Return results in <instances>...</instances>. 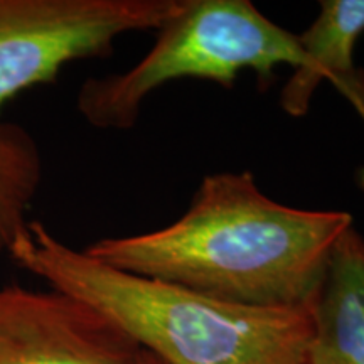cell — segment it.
Returning a JSON list of instances; mask_svg holds the SVG:
<instances>
[{"label": "cell", "mask_w": 364, "mask_h": 364, "mask_svg": "<svg viewBox=\"0 0 364 364\" xmlns=\"http://www.w3.org/2000/svg\"><path fill=\"white\" fill-rule=\"evenodd\" d=\"M351 226L349 213L285 206L258 188L252 172L225 171L204 177L171 225L102 238L85 252L134 275L226 302L304 307Z\"/></svg>", "instance_id": "1"}, {"label": "cell", "mask_w": 364, "mask_h": 364, "mask_svg": "<svg viewBox=\"0 0 364 364\" xmlns=\"http://www.w3.org/2000/svg\"><path fill=\"white\" fill-rule=\"evenodd\" d=\"M49 289L83 300L166 364H304L309 306L252 307L134 275L61 241L41 221L9 252Z\"/></svg>", "instance_id": "2"}, {"label": "cell", "mask_w": 364, "mask_h": 364, "mask_svg": "<svg viewBox=\"0 0 364 364\" xmlns=\"http://www.w3.org/2000/svg\"><path fill=\"white\" fill-rule=\"evenodd\" d=\"M306 61L299 34L268 19L250 0H186L156 31L149 53L124 73L90 78L76 108L95 129L129 130L149 95L176 80H203L233 88L240 73L268 80L279 66Z\"/></svg>", "instance_id": "3"}, {"label": "cell", "mask_w": 364, "mask_h": 364, "mask_svg": "<svg viewBox=\"0 0 364 364\" xmlns=\"http://www.w3.org/2000/svg\"><path fill=\"white\" fill-rule=\"evenodd\" d=\"M186 0H0V112L80 59L107 56L120 36L156 31Z\"/></svg>", "instance_id": "4"}, {"label": "cell", "mask_w": 364, "mask_h": 364, "mask_svg": "<svg viewBox=\"0 0 364 364\" xmlns=\"http://www.w3.org/2000/svg\"><path fill=\"white\" fill-rule=\"evenodd\" d=\"M142 348L59 290L0 287V364H136Z\"/></svg>", "instance_id": "5"}, {"label": "cell", "mask_w": 364, "mask_h": 364, "mask_svg": "<svg viewBox=\"0 0 364 364\" xmlns=\"http://www.w3.org/2000/svg\"><path fill=\"white\" fill-rule=\"evenodd\" d=\"M363 33L364 0H322L317 19L299 34L306 61L294 70L280 91V107L287 115H306L318 85L327 80L364 118V71L353 59L354 46Z\"/></svg>", "instance_id": "6"}, {"label": "cell", "mask_w": 364, "mask_h": 364, "mask_svg": "<svg viewBox=\"0 0 364 364\" xmlns=\"http://www.w3.org/2000/svg\"><path fill=\"white\" fill-rule=\"evenodd\" d=\"M309 311L304 364H364V238L354 226L332 250Z\"/></svg>", "instance_id": "7"}, {"label": "cell", "mask_w": 364, "mask_h": 364, "mask_svg": "<svg viewBox=\"0 0 364 364\" xmlns=\"http://www.w3.org/2000/svg\"><path fill=\"white\" fill-rule=\"evenodd\" d=\"M43 172V156L33 134L0 120V253L9 255L27 230Z\"/></svg>", "instance_id": "8"}, {"label": "cell", "mask_w": 364, "mask_h": 364, "mask_svg": "<svg viewBox=\"0 0 364 364\" xmlns=\"http://www.w3.org/2000/svg\"><path fill=\"white\" fill-rule=\"evenodd\" d=\"M136 364H166V363H164L162 359H159L157 356H154L152 353L142 349V351H140V356H139V363Z\"/></svg>", "instance_id": "9"}]
</instances>
